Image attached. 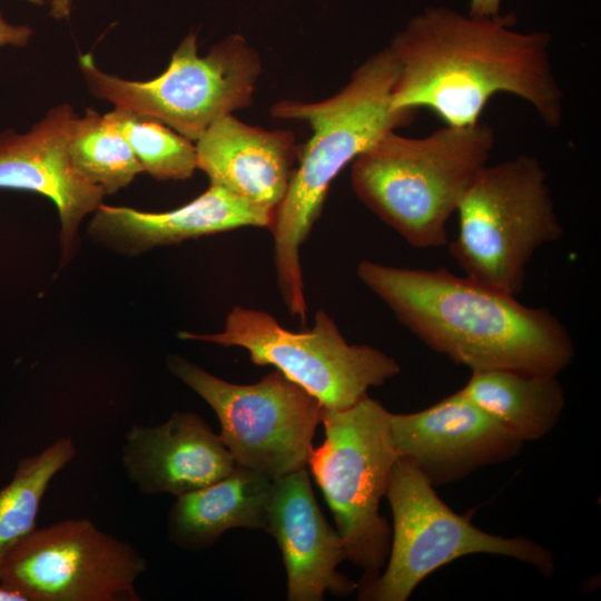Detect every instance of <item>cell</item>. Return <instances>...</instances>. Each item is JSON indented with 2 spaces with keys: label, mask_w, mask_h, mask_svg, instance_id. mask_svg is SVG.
<instances>
[{
  "label": "cell",
  "mask_w": 601,
  "mask_h": 601,
  "mask_svg": "<svg viewBox=\"0 0 601 601\" xmlns=\"http://www.w3.org/2000/svg\"><path fill=\"white\" fill-rule=\"evenodd\" d=\"M513 13L477 17L427 7L388 46L397 65L394 110L426 108L446 126L480 120L489 100L510 93L530 104L550 128L563 116V95L549 58L550 33L521 32Z\"/></svg>",
  "instance_id": "6da1fadb"
},
{
  "label": "cell",
  "mask_w": 601,
  "mask_h": 601,
  "mask_svg": "<svg viewBox=\"0 0 601 601\" xmlns=\"http://www.w3.org/2000/svg\"><path fill=\"white\" fill-rule=\"evenodd\" d=\"M356 274L426 346L471 371L559 375L574 357L570 333L549 309L446 268L363 260Z\"/></svg>",
  "instance_id": "7a4b0ae2"
},
{
  "label": "cell",
  "mask_w": 601,
  "mask_h": 601,
  "mask_svg": "<svg viewBox=\"0 0 601 601\" xmlns=\"http://www.w3.org/2000/svg\"><path fill=\"white\" fill-rule=\"evenodd\" d=\"M396 77L397 65L386 47L359 65L329 98L282 100L270 108L276 118L303 120L312 128L311 139L298 147V164L268 228L283 300L302 322L307 306L299 249L321 215L332 181L359 154L413 118L414 112L392 108Z\"/></svg>",
  "instance_id": "3957f363"
},
{
  "label": "cell",
  "mask_w": 601,
  "mask_h": 601,
  "mask_svg": "<svg viewBox=\"0 0 601 601\" xmlns=\"http://www.w3.org/2000/svg\"><path fill=\"white\" fill-rule=\"evenodd\" d=\"M494 131L484 124L444 126L410 138L387 132L352 161L357 198L415 248L446 244V225L487 164Z\"/></svg>",
  "instance_id": "277c9868"
},
{
  "label": "cell",
  "mask_w": 601,
  "mask_h": 601,
  "mask_svg": "<svg viewBox=\"0 0 601 601\" xmlns=\"http://www.w3.org/2000/svg\"><path fill=\"white\" fill-rule=\"evenodd\" d=\"M456 213L450 252L464 276L514 296L523 290L534 253L562 236L546 175L528 155L486 164Z\"/></svg>",
  "instance_id": "5b68a950"
},
{
  "label": "cell",
  "mask_w": 601,
  "mask_h": 601,
  "mask_svg": "<svg viewBox=\"0 0 601 601\" xmlns=\"http://www.w3.org/2000/svg\"><path fill=\"white\" fill-rule=\"evenodd\" d=\"M390 411L364 396L339 411H325V437L307 465L334 516L346 559L374 575L385 565L392 530L380 504L398 459Z\"/></svg>",
  "instance_id": "8992f818"
},
{
  "label": "cell",
  "mask_w": 601,
  "mask_h": 601,
  "mask_svg": "<svg viewBox=\"0 0 601 601\" xmlns=\"http://www.w3.org/2000/svg\"><path fill=\"white\" fill-rule=\"evenodd\" d=\"M393 531L383 573L363 575L357 597L363 601H406L431 573L470 554H495L532 565L551 575L555 562L550 550L523 536L485 532L455 513L427 479L397 459L386 491Z\"/></svg>",
  "instance_id": "52a82bcc"
},
{
  "label": "cell",
  "mask_w": 601,
  "mask_h": 601,
  "mask_svg": "<svg viewBox=\"0 0 601 601\" xmlns=\"http://www.w3.org/2000/svg\"><path fill=\"white\" fill-rule=\"evenodd\" d=\"M89 91L97 98L152 117L196 141L218 118L249 106L262 71L255 48L234 33L200 57L189 32L167 69L154 79L134 81L100 70L93 57H79Z\"/></svg>",
  "instance_id": "ba28073f"
},
{
  "label": "cell",
  "mask_w": 601,
  "mask_h": 601,
  "mask_svg": "<svg viewBox=\"0 0 601 601\" xmlns=\"http://www.w3.org/2000/svg\"><path fill=\"white\" fill-rule=\"evenodd\" d=\"M169 372L215 412L220 439L237 466L274 481L306 467L325 408L305 388L275 370L254 384L224 381L171 354Z\"/></svg>",
  "instance_id": "9c48e42d"
},
{
  "label": "cell",
  "mask_w": 601,
  "mask_h": 601,
  "mask_svg": "<svg viewBox=\"0 0 601 601\" xmlns=\"http://www.w3.org/2000/svg\"><path fill=\"white\" fill-rule=\"evenodd\" d=\"M181 339L246 349L258 366H274L315 396L326 411L351 407L371 387L383 385L401 372L398 363L370 345L348 344L323 309L314 325L290 332L270 314L242 306L228 313L224 329L214 334L179 332Z\"/></svg>",
  "instance_id": "30bf717a"
},
{
  "label": "cell",
  "mask_w": 601,
  "mask_h": 601,
  "mask_svg": "<svg viewBox=\"0 0 601 601\" xmlns=\"http://www.w3.org/2000/svg\"><path fill=\"white\" fill-rule=\"evenodd\" d=\"M146 559L85 518L35 529L0 565V585L27 601H139Z\"/></svg>",
  "instance_id": "8fae6325"
},
{
  "label": "cell",
  "mask_w": 601,
  "mask_h": 601,
  "mask_svg": "<svg viewBox=\"0 0 601 601\" xmlns=\"http://www.w3.org/2000/svg\"><path fill=\"white\" fill-rule=\"evenodd\" d=\"M394 447L435 487L508 461L523 443L460 391L414 413H390Z\"/></svg>",
  "instance_id": "7c38bea8"
},
{
  "label": "cell",
  "mask_w": 601,
  "mask_h": 601,
  "mask_svg": "<svg viewBox=\"0 0 601 601\" xmlns=\"http://www.w3.org/2000/svg\"><path fill=\"white\" fill-rule=\"evenodd\" d=\"M78 118L65 102L23 134L0 131V188L37 193L55 204L60 221L61 267L76 254L82 219L95 213L105 196L70 159L69 140Z\"/></svg>",
  "instance_id": "4fadbf2b"
},
{
  "label": "cell",
  "mask_w": 601,
  "mask_h": 601,
  "mask_svg": "<svg viewBox=\"0 0 601 601\" xmlns=\"http://www.w3.org/2000/svg\"><path fill=\"white\" fill-rule=\"evenodd\" d=\"M276 541L287 575L288 601L347 597L357 583L338 572L346 559L342 538L326 521L306 467L276 479L264 529Z\"/></svg>",
  "instance_id": "5bb4252c"
},
{
  "label": "cell",
  "mask_w": 601,
  "mask_h": 601,
  "mask_svg": "<svg viewBox=\"0 0 601 601\" xmlns=\"http://www.w3.org/2000/svg\"><path fill=\"white\" fill-rule=\"evenodd\" d=\"M121 461L140 492L175 497L209 485L237 467L219 434L189 411L174 412L159 425H134L125 435Z\"/></svg>",
  "instance_id": "9a60e30c"
},
{
  "label": "cell",
  "mask_w": 601,
  "mask_h": 601,
  "mask_svg": "<svg viewBox=\"0 0 601 601\" xmlns=\"http://www.w3.org/2000/svg\"><path fill=\"white\" fill-rule=\"evenodd\" d=\"M272 219L273 213L210 185L189 203L161 213L101 204L88 225V235L105 249L137 256L157 247L240 227L269 228Z\"/></svg>",
  "instance_id": "2e32d148"
},
{
  "label": "cell",
  "mask_w": 601,
  "mask_h": 601,
  "mask_svg": "<svg viewBox=\"0 0 601 601\" xmlns=\"http://www.w3.org/2000/svg\"><path fill=\"white\" fill-rule=\"evenodd\" d=\"M195 146L197 168L210 185L274 215L297 159L299 146L292 131L250 126L228 114L216 119Z\"/></svg>",
  "instance_id": "e0dca14e"
},
{
  "label": "cell",
  "mask_w": 601,
  "mask_h": 601,
  "mask_svg": "<svg viewBox=\"0 0 601 601\" xmlns=\"http://www.w3.org/2000/svg\"><path fill=\"white\" fill-rule=\"evenodd\" d=\"M272 484L266 476L237 466L209 485L176 496L167 514L170 541L199 551L231 529L264 530Z\"/></svg>",
  "instance_id": "ac0fdd59"
},
{
  "label": "cell",
  "mask_w": 601,
  "mask_h": 601,
  "mask_svg": "<svg viewBox=\"0 0 601 601\" xmlns=\"http://www.w3.org/2000/svg\"><path fill=\"white\" fill-rule=\"evenodd\" d=\"M459 391L522 443L549 434L565 406L564 390L554 374L472 371Z\"/></svg>",
  "instance_id": "d6986e66"
},
{
  "label": "cell",
  "mask_w": 601,
  "mask_h": 601,
  "mask_svg": "<svg viewBox=\"0 0 601 601\" xmlns=\"http://www.w3.org/2000/svg\"><path fill=\"white\" fill-rule=\"evenodd\" d=\"M75 456L73 441L60 437L40 453L18 462L11 481L0 490V565L8 552L36 529L51 480Z\"/></svg>",
  "instance_id": "ffe728a7"
},
{
  "label": "cell",
  "mask_w": 601,
  "mask_h": 601,
  "mask_svg": "<svg viewBox=\"0 0 601 601\" xmlns=\"http://www.w3.org/2000/svg\"><path fill=\"white\" fill-rule=\"evenodd\" d=\"M69 155L75 168L105 195L127 187L144 173L124 136L90 108L75 125Z\"/></svg>",
  "instance_id": "44dd1931"
},
{
  "label": "cell",
  "mask_w": 601,
  "mask_h": 601,
  "mask_svg": "<svg viewBox=\"0 0 601 601\" xmlns=\"http://www.w3.org/2000/svg\"><path fill=\"white\" fill-rule=\"evenodd\" d=\"M104 118L127 140L144 171L158 180H185L197 169L196 146L164 122L115 106Z\"/></svg>",
  "instance_id": "7402d4cb"
},
{
  "label": "cell",
  "mask_w": 601,
  "mask_h": 601,
  "mask_svg": "<svg viewBox=\"0 0 601 601\" xmlns=\"http://www.w3.org/2000/svg\"><path fill=\"white\" fill-rule=\"evenodd\" d=\"M33 31L26 24H13L8 22L0 12V48L2 47H26Z\"/></svg>",
  "instance_id": "603a6c76"
},
{
  "label": "cell",
  "mask_w": 601,
  "mask_h": 601,
  "mask_svg": "<svg viewBox=\"0 0 601 601\" xmlns=\"http://www.w3.org/2000/svg\"><path fill=\"white\" fill-rule=\"evenodd\" d=\"M502 0H470L469 12L477 17H497L501 14Z\"/></svg>",
  "instance_id": "cb8c5ba5"
},
{
  "label": "cell",
  "mask_w": 601,
  "mask_h": 601,
  "mask_svg": "<svg viewBox=\"0 0 601 601\" xmlns=\"http://www.w3.org/2000/svg\"><path fill=\"white\" fill-rule=\"evenodd\" d=\"M72 0H51L50 16L57 20L67 18L71 11Z\"/></svg>",
  "instance_id": "d4e9b609"
},
{
  "label": "cell",
  "mask_w": 601,
  "mask_h": 601,
  "mask_svg": "<svg viewBox=\"0 0 601 601\" xmlns=\"http://www.w3.org/2000/svg\"><path fill=\"white\" fill-rule=\"evenodd\" d=\"M0 601H27L24 597L16 591L9 590L0 585Z\"/></svg>",
  "instance_id": "484cf974"
},
{
  "label": "cell",
  "mask_w": 601,
  "mask_h": 601,
  "mask_svg": "<svg viewBox=\"0 0 601 601\" xmlns=\"http://www.w3.org/2000/svg\"><path fill=\"white\" fill-rule=\"evenodd\" d=\"M24 1H28V2L37 4V6H41L45 0H24Z\"/></svg>",
  "instance_id": "4316f807"
}]
</instances>
